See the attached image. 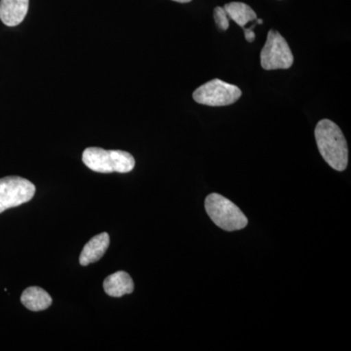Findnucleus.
<instances>
[{
    "mask_svg": "<svg viewBox=\"0 0 351 351\" xmlns=\"http://www.w3.org/2000/svg\"><path fill=\"white\" fill-rule=\"evenodd\" d=\"M294 64V56L286 39L278 32L267 34V41L261 52V64L263 69H287Z\"/></svg>",
    "mask_w": 351,
    "mask_h": 351,
    "instance_id": "5",
    "label": "nucleus"
},
{
    "mask_svg": "<svg viewBox=\"0 0 351 351\" xmlns=\"http://www.w3.org/2000/svg\"><path fill=\"white\" fill-rule=\"evenodd\" d=\"M21 302L29 311H41L52 304V298L43 288L34 286L25 289L21 297Z\"/></svg>",
    "mask_w": 351,
    "mask_h": 351,
    "instance_id": "10",
    "label": "nucleus"
},
{
    "mask_svg": "<svg viewBox=\"0 0 351 351\" xmlns=\"http://www.w3.org/2000/svg\"><path fill=\"white\" fill-rule=\"evenodd\" d=\"M214 20L221 31H226L230 27V18L223 7H216L214 10Z\"/></svg>",
    "mask_w": 351,
    "mask_h": 351,
    "instance_id": "12",
    "label": "nucleus"
},
{
    "mask_svg": "<svg viewBox=\"0 0 351 351\" xmlns=\"http://www.w3.org/2000/svg\"><path fill=\"white\" fill-rule=\"evenodd\" d=\"M241 95V90L239 87L215 78L198 87L193 96V100L200 105L225 107L239 101Z\"/></svg>",
    "mask_w": 351,
    "mask_h": 351,
    "instance_id": "4",
    "label": "nucleus"
},
{
    "mask_svg": "<svg viewBox=\"0 0 351 351\" xmlns=\"http://www.w3.org/2000/svg\"><path fill=\"white\" fill-rule=\"evenodd\" d=\"M205 210L215 225L226 232L242 230L248 219L234 203L219 193H212L205 199Z\"/></svg>",
    "mask_w": 351,
    "mask_h": 351,
    "instance_id": "3",
    "label": "nucleus"
},
{
    "mask_svg": "<svg viewBox=\"0 0 351 351\" xmlns=\"http://www.w3.org/2000/svg\"><path fill=\"white\" fill-rule=\"evenodd\" d=\"M110 246V235L107 232L96 235L90 240L80 254V263L83 267L98 262Z\"/></svg>",
    "mask_w": 351,
    "mask_h": 351,
    "instance_id": "8",
    "label": "nucleus"
},
{
    "mask_svg": "<svg viewBox=\"0 0 351 351\" xmlns=\"http://www.w3.org/2000/svg\"><path fill=\"white\" fill-rule=\"evenodd\" d=\"M175 2H179V3H189L191 0H173Z\"/></svg>",
    "mask_w": 351,
    "mask_h": 351,
    "instance_id": "13",
    "label": "nucleus"
},
{
    "mask_svg": "<svg viewBox=\"0 0 351 351\" xmlns=\"http://www.w3.org/2000/svg\"><path fill=\"white\" fill-rule=\"evenodd\" d=\"M314 134L324 160L332 169L345 171L348 164V143L339 127L331 120L322 119L316 125Z\"/></svg>",
    "mask_w": 351,
    "mask_h": 351,
    "instance_id": "1",
    "label": "nucleus"
},
{
    "mask_svg": "<svg viewBox=\"0 0 351 351\" xmlns=\"http://www.w3.org/2000/svg\"><path fill=\"white\" fill-rule=\"evenodd\" d=\"M104 289L110 297L120 298L133 292L134 282L127 272L117 271L106 278Z\"/></svg>",
    "mask_w": 351,
    "mask_h": 351,
    "instance_id": "9",
    "label": "nucleus"
},
{
    "mask_svg": "<svg viewBox=\"0 0 351 351\" xmlns=\"http://www.w3.org/2000/svg\"><path fill=\"white\" fill-rule=\"evenodd\" d=\"M29 0H0V20L8 27H16L24 21L29 11Z\"/></svg>",
    "mask_w": 351,
    "mask_h": 351,
    "instance_id": "7",
    "label": "nucleus"
},
{
    "mask_svg": "<svg viewBox=\"0 0 351 351\" xmlns=\"http://www.w3.org/2000/svg\"><path fill=\"white\" fill-rule=\"evenodd\" d=\"M82 161L89 169L97 173H129L135 167V159L129 152L106 151L100 147H88Z\"/></svg>",
    "mask_w": 351,
    "mask_h": 351,
    "instance_id": "2",
    "label": "nucleus"
},
{
    "mask_svg": "<svg viewBox=\"0 0 351 351\" xmlns=\"http://www.w3.org/2000/svg\"><path fill=\"white\" fill-rule=\"evenodd\" d=\"M34 195L36 186L29 180L18 176L2 178L0 179V213L29 202Z\"/></svg>",
    "mask_w": 351,
    "mask_h": 351,
    "instance_id": "6",
    "label": "nucleus"
},
{
    "mask_svg": "<svg viewBox=\"0 0 351 351\" xmlns=\"http://www.w3.org/2000/svg\"><path fill=\"white\" fill-rule=\"evenodd\" d=\"M225 9L228 18L234 21L239 27L245 29V25L250 22H257L258 17L255 11L243 2H230L226 4Z\"/></svg>",
    "mask_w": 351,
    "mask_h": 351,
    "instance_id": "11",
    "label": "nucleus"
}]
</instances>
